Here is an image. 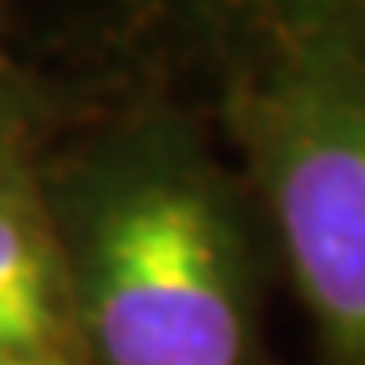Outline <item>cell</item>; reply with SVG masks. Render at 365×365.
I'll list each match as a JSON object with an SVG mask.
<instances>
[{"mask_svg": "<svg viewBox=\"0 0 365 365\" xmlns=\"http://www.w3.org/2000/svg\"><path fill=\"white\" fill-rule=\"evenodd\" d=\"M256 25L333 57L365 81V0H248Z\"/></svg>", "mask_w": 365, "mask_h": 365, "instance_id": "cell-3", "label": "cell"}, {"mask_svg": "<svg viewBox=\"0 0 365 365\" xmlns=\"http://www.w3.org/2000/svg\"><path fill=\"white\" fill-rule=\"evenodd\" d=\"M53 329H57L53 300L0 292V349L4 353H45Z\"/></svg>", "mask_w": 365, "mask_h": 365, "instance_id": "cell-5", "label": "cell"}, {"mask_svg": "<svg viewBox=\"0 0 365 365\" xmlns=\"http://www.w3.org/2000/svg\"><path fill=\"white\" fill-rule=\"evenodd\" d=\"M0 365H69L66 357H57V353H4L0 349Z\"/></svg>", "mask_w": 365, "mask_h": 365, "instance_id": "cell-6", "label": "cell"}, {"mask_svg": "<svg viewBox=\"0 0 365 365\" xmlns=\"http://www.w3.org/2000/svg\"><path fill=\"white\" fill-rule=\"evenodd\" d=\"M227 114L304 304L341 361L365 365V81L256 25Z\"/></svg>", "mask_w": 365, "mask_h": 365, "instance_id": "cell-2", "label": "cell"}, {"mask_svg": "<svg viewBox=\"0 0 365 365\" xmlns=\"http://www.w3.org/2000/svg\"><path fill=\"white\" fill-rule=\"evenodd\" d=\"M78 276L106 365H248V240L227 182L182 126L138 134L93 179Z\"/></svg>", "mask_w": 365, "mask_h": 365, "instance_id": "cell-1", "label": "cell"}, {"mask_svg": "<svg viewBox=\"0 0 365 365\" xmlns=\"http://www.w3.org/2000/svg\"><path fill=\"white\" fill-rule=\"evenodd\" d=\"M0 292L53 300L49 297V268H45L41 244L33 240V232H29L25 223L4 207H0Z\"/></svg>", "mask_w": 365, "mask_h": 365, "instance_id": "cell-4", "label": "cell"}]
</instances>
